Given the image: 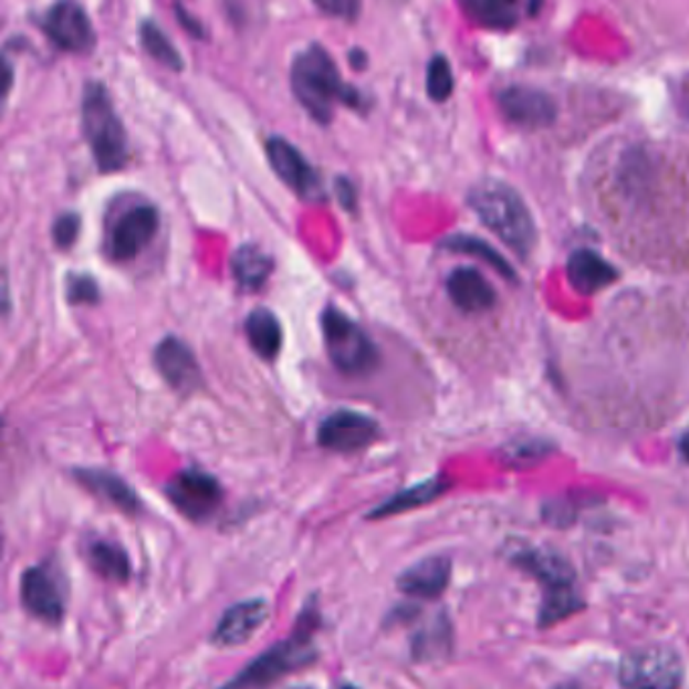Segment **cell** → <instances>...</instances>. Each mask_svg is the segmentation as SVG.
I'll list each match as a JSON object with an SVG mask.
<instances>
[{"label": "cell", "mask_w": 689, "mask_h": 689, "mask_svg": "<svg viewBox=\"0 0 689 689\" xmlns=\"http://www.w3.org/2000/svg\"><path fill=\"white\" fill-rule=\"evenodd\" d=\"M320 613L316 605H305L297 617L295 629L283 641L269 647L249 666L243 667L233 679H229L219 689H268L271 683L290 676L297 669L312 666L317 659L314 635L320 629Z\"/></svg>", "instance_id": "7a4b0ae2"}, {"label": "cell", "mask_w": 689, "mask_h": 689, "mask_svg": "<svg viewBox=\"0 0 689 689\" xmlns=\"http://www.w3.org/2000/svg\"><path fill=\"white\" fill-rule=\"evenodd\" d=\"M175 14L176 21L187 31L188 35L197 36V39L205 36L202 23H200L199 19H195L190 12H187L182 4H175Z\"/></svg>", "instance_id": "e575fe53"}, {"label": "cell", "mask_w": 689, "mask_h": 689, "mask_svg": "<svg viewBox=\"0 0 689 689\" xmlns=\"http://www.w3.org/2000/svg\"><path fill=\"white\" fill-rule=\"evenodd\" d=\"M451 625L445 615H437L431 620H427V625L415 633L413 643H410V651L413 659L429 664L437 661L441 657H447L451 651Z\"/></svg>", "instance_id": "cb8c5ba5"}, {"label": "cell", "mask_w": 689, "mask_h": 689, "mask_svg": "<svg viewBox=\"0 0 689 689\" xmlns=\"http://www.w3.org/2000/svg\"><path fill=\"white\" fill-rule=\"evenodd\" d=\"M320 11L330 12L334 17H342L348 21H356L358 12H361V2H352V0H332V2H316Z\"/></svg>", "instance_id": "836d02e7"}, {"label": "cell", "mask_w": 689, "mask_h": 689, "mask_svg": "<svg viewBox=\"0 0 689 689\" xmlns=\"http://www.w3.org/2000/svg\"><path fill=\"white\" fill-rule=\"evenodd\" d=\"M441 247L447 249V251H453V253H466V255H476V258L483 259L488 265L495 269L505 280H515V269L503 259L500 251H495L483 239H478L473 234L457 233L443 239Z\"/></svg>", "instance_id": "4316f807"}, {"label": "cell", "mask_w": 689, "mask_h": 689, "mask_svg": "<svg viewBox=\"0 0 689 689\" xmlns=\"http://www.w3.org/2000/svg\"><path fill=\"white\" fill-rule=\"evenodd\" d=\"M154 363L164 380L180 393H190L200 385L199 363L180 338L166 336L160 340L154 351Z\"/></svg>", "instance_id": "9a60e30c"}, {"label": "cell", "mask_w": 689, "mask_h": 689, "mask_svg": "<svg viewBox=\"0 0 689 689\" xmlns=\"http://www.w3.org/2000/svg\"><path fill=\"white\" fill-rule=\"evenodd\" d=\"M246 334L251 348L263 361H275L283 344V330L278 316L268 307H255L246 320Z\"/></svg>", "instance_id": "603a6c76"}, {"label": "cell", "mask_w": 689, "mask_h": 689, "mask_svg": "<svg viewBox=\"0 0 689 689\" xmlns=\"http://www.w3.org/2000/svg\"><path fill=\"white\" fill-rule=\"evenodd\" d=\"M82 126L97 168L102 173L122 170L128 163V136L104 83H85Z\"/></svg>", "instance_id": "277c9868"}, {"label": "cell", "mask_w": 689, "mask_h": 689, "mask_svg": "<svg viewBox=\"0 0 689 689\" xmlns=\"http://www.w3.org/2000/svg\"><path fill=\"white\" fill-rule=\"evenodd\" d=\"M231 271L239 288L259 290L265 285V281L273 271V259L268 253H263L258 246L247 243L234 251Z\"/></svg>", "instance_id": "d4e9b609"}, {"label": "cell", "mask_w": 689, "mask_h": 689, "mask_svg": "<svg viewBox=\"0 0 689 689\" xmlns=\"http://www.w3.org/2000/svg\"><path fill=\"white\" fill-rule=\"evenodd\" d=\"M678 447L679 453H681V457H683V459H686V461H688L689 463V431L681 435Z\"/></svg>", "instance_id": "74e56055"}, {"label": "cell", "mask_w": 689, "mask_h": 689, "mask_svg": "<svg viewBox=\"0 0 689 689\" xmlns=\"http://www.w3.org/2000/svg\"><path fill=\"white\" fill-rule=\"evenodd\" d=\"M449 581H451V561L447 556H427L398 574L397 586L400 593L413 598L432 601L443 595Z\"/></svg>", "instance_id": "ac0fdd59"}, {"label": "cell", "mask_w": 689, "mask_h": 689, "mask_svg": "<svg viewBox=\"0 0 689 689\" xmlns=\"http://www.w3.org/2000/svg\"><path fill=\"white\" fill-rule=\"evenodd\" d=\"M73 476L77 483L83 486L102 502L109 503L112 508L119 510L122 514L138 515L142 512V502L136 490L128 481L119 478L114 471L100 468L75 469Z\"/></svg>", "instance_id": "e0dca14e"}, {"label": "cell", "mask_w": 689, "mask_h": 689, "mask_svg": "<svg viewBox=\"0 0 689 689\" xmlns=\"http://www.w3.org/2000/svg\"><path fill=\"white\" fill-rule=\"evenodd\" d=\"M160 217L153 205H138L117 217L109 239H107V253L114 261H129L140 255L142 249L148 246L158 233Z\"/></svg>", "instance_id": "7c38bea8"}, {"label": "cell", "mask_w": 689, "mask_h": 689, "mask_svg": "<svg viewBox=\"0 0 689 689\" xmlns=\"http://www.w3.org/2000/svg\"><path fill=\"white\" fill-rule=\"evenodd\" d=\"M380 437V425L361 410L340 409L317 427V445L336 453H356Z\"/></svg>", "instance_id": "9c48e42d"}, {"label": "cell", "mask_w": 689, "mask_h": 689, "mask_svg": "<svg viewBox=\"0 0 689 689\" xmlns=\"http://www.w3.org/2000/svg\"><path fill=\"white\" fill-rule=\"evenodd\" d=\"M342 689H361V688H356V686H344V688Z\"/></svg>", "instance_id": "60d3db41"}, {"label": "cell", "mask_w": 689, "mask_h": 689, "mask_svg": "<svg viewBox=\"0 0 689 689\" xmlns=\"http://www.w3.org/2000/svg\"><path fill=\"white\" fill-rule=\"evenodd\" d=\"M583 608L584 598L576 593L574 586L561 588V591H550V593H544V598H542L537 623H540V627H552L561 620L573 617Z\"/></svg>", "instance_id": "f1b7e54d"}, {"label": "cell", "mask_w": 689, "mask_h": 689, "mask_svg": "<svg viewBox=\"0 0 689 689\" xmlns=\"http://www.w3.org/2000/svg\"><path fill=\"white\" fill-rule=\"evenodd\" d=\"M320 322L327 356L340 373L366 374L376 368L380 354L361 324L334 305H327Z\"/></svg>", "instance_id": "5b68a950"}, {"label": "cell", "mask_w": 689, "mask_h": 689, "mask_svg": "<svg viewBox=\"0 0 689 689\" xmlns=\"http://www.w3.org/2000/svg\"><path fill=\"white\" fill-rule=\"evenodd\" d=\"M265 153L273 173L280 176L297 197L310 202L324 200L326 192L322 178L317 175L316 168L307 163L304 154L297 150V146H293L292 142L285 140L283 136H269Z\"/></svg>", "instance_id": "ba28073f"}, {"label": "cell", "mask_w": 689, "mask_h": 689, "mask_svg": "<svg viewBox=\"0 0 689 689\" xmlns=\"http://www.w3.org/2000/svg\"><path fill=\"white\" fill-rule=\"evenodd\" d=\"M43 33L63 51L87 53L95 45L94 24L85 7L63 0L49 7L41 19Z\"/></svg>", "instance_id": "8fae6325"}, {"label": "cell", "mask_w": 689, "mask_h": 689, "mask_svg": "<svg viewBox=\"0 0 689 689\" xmlns=\"http://www.w3.org/2000/svg\"><path fill=\"white\" fill-rule=\"evenodd\" d=\"M348 59H351V65L354 70H364L368 65V55L364 53L363 49H352Z\"/></svg>", "instance_id": "8d00e7d4"}, {"label": "cell", "mask_w": 689, "mask_h": 689, "mask_svg": "<svg viewBox=\"0 0 689 689\" xmlns=\"http://www.w3.org/2000/svg\"><path fill=\"white\" fill-rule=\"evenodd\" d=\"M65 297L71 305H95L100 302V285L90 273H70L65 281Z\"/></svg>", "instance_id": "4dcf8cb0"}, {"label": "cell", "mask_w": 689, "mask_h": 689, "mask_svg": "<svg viewBox=\"0 0 689 689\" xmlns=\"http://www.w3.org/2000/svg\"><path fill=\"white\" fill-rule=\"evenodd\" d=\"M269 605L263 598H247L222 613L211 635L217 647H239L249 641L268 620Z\"/></svg>", "instance_id": "5bb4252c"}, {"label": "cell", "mask_w": 689, "mask_h": 689, "mask_svg": "<svg viewBox=\"0 0 689 689\" xmlns=\"http://www.w3.org/2000/svg\"><path fill=\"white\" fill-rule=\"evenodd\" d=\"M290 689H314V688H310V686H295V688H290Z\"/></svg>", "instance_id": "ab89813d"}, {"label": "cell", "mask_w": 689, "mask_h": 689, "mask_svg": "<svg viewBox=\"0 0 689 689\" xmlns=\"http://www.w3.org/2000/svg\"><path fill=\"white\" fill-rule=\"evenodd\" d=\"M544 453H546V445L542 441H522V443L508 447V461L526 466L528 461H536L540 457H544Z\"/></svg>", "instance_id": "d6a6232c"}, {"label": "cell", "mask_w": 689, "mask_h": 689, "mask_svg": "<svg viewBox=\"0 0 689 689\" xmlns=\"http://www.w3.org/2000/svg\"><path fill=\"white\" fill-rule=\"evenodd\" d=\"M619 681L623 689H679L683 664L666 645H647L620 659Z\"/></svg>", "instance_id": "8992f818"}, {"label": "cell", "mask_w": 689, "mask_h": 689, "mask_svg": "<svg viewBox=\"0 0 689 689\" xmlns=\"http://www.w3.org/2000/svg\"><path fill=\"white\" fill-rule=\"evenodd\" d=\"M456 80H453V71L449 59L437 53L432 55L427 67V94L432 102H445L449 100V95L453 94Z\"/></svg>", "instance_id": "f546056e"}, {"label": "cell", "mask_w": 689, "mask_h": 689, "mask_svg": "<svg viewBox=\"0 0 689 689\" xmlns=\"http://www.w3.org/2000/svg\"><path fill=\"white\" fill-rule=\"evenodd\" d=\"M447 490H449V481H445L443 478L425 479L421 483H415L407 490L397 491L393 498L378 503L366 514V520H386V518L405 514L410 510L429 505L437 498H441Z\"/></svg>", "instance_id": "ffe728a7"}, {"label": "cell", "mask_w": 689, "mask_h": 689, "mask_svg": "<svg viewBox=\"0 0 689 689\" xmlns=\"http://www.w3.org/2000/svg\"><path fill=\"white\" fill-rule=\"evenodd\" d=\"M82 219L77 212H63L58 221L53 222V241L59 249H70L80 237Z\"/></svg>", "instance_id": "1f68e13d"}, {"label": "cell", "mask_w": 689, "mask_h": 689, "mask_svg": "<svg viewBox=\"0 0 689 689\" xmlns=\"http://www.w3.org/2000/svg\"><path fill=\"white\" fill-rule=\"evenodd\" d=\"M138 39L144 51L156 59L160 65L173 71L185 70V59L178 53L175 43L168 39L163 29L153 19H142L138 27Z\"/></svg>", "instance_id": "484cf974"}, {"label": "cell", "mask_w": 689, "mask_h": 689, "mask_svg": "<svg viewBox=\"0 0 689 689\" xmlns=\"http://www.w3.org/2000/svg\"><path fill=\"white\" fill-rule=\"evenodd\" d=\"M336 195H338L340 205L352 211L354 205H356V188L352 185L351 180L346 176H338L336 180Z\"/></svg>", "instance_id": "d590c367"}, {"label": "cell", "mask_w": 689, "mask_h": 689, "mask_svg": "<svg viewBox=\"0 0 689 689\" xmlns=\"http://www.w3.org/2000/svg\"><path fill=\"white\" fill-rule=\"evenodd\" d=\"M12 83V70L11 63L4 59V95L9 94V90H11Z\"/></svg>", "instance_id": "f35d334b"}, {"label": "cell", "mask_w": 689, "mask_h": 689, "mask_svg": "<svg viewBox=\"0 0 689 689\" xmlns=\"http://www.w3.org/2000/svg\"><path fill=\"white\" fill-rule=\"evenodd\" d=\"M290 80L300 106L322 126L332 122L338 102L352 109L364 107V95L342 80L336 61L317 43L293 58Z\"/></svg>", "instance_id": "6da1fadb"}, {"label": "cell", "mask_w": 689, "mask_h": 689, "mask_svg": "<svg viewBox=\"0 0 689 689\" xmlns=\"http://www.w3.org/2000/svg\"><path fill=\"white\" fill-rule=\"evenodd\" d=\"M447 295L466 314H481L495 305V290L478 269L457 268L445 281Z\"/></svg>", "instance_id": "d6986e66"}, {"label": "cell", "mask_w": 689, "mask_h": 689, "mask_svg": "<svg viewBox=\"0 0 689 689\" xmlns=\"http://www.w3.org/2000/svg\"><path fill=\"white\" fill-rule=\"evenodd\" d=\"M520 571L544 586V593L561 591L574 586L573 564L566 561L562 554L549 549H526L515 552L512 558Z\"/></svg>", "instance_id": "2e32d148"}, {"label": "cell", "mask_w": 689, "mask_h": 689, "mask_svg": "<svg viewBox=\"0 0 689 689\" xmlns=\"http://www.w3.org/2000/svg\"><path fill=\"white\" fill-rule=\"evenodd\" d=\"M503 114L520 126L540 128L556 117V104L546 92L530 85H510L498 94Z\"/></svg>", "instance_id": "4fadbf2b"}, {"label": "cell", "mask_w": 689, "mask_h": 689, "mask_svg": "<svg viewBox=\"0 0 689 689\" xmlns=\"http://www.w3.org/2000/svg\"><path fill=\"white\" fill-rule=\"evenodd\" d=\"M21 605L33 617L51 627L65 619V596L49 564H36L21 576Z\"/></svg>", "instance_id": "30bf717a"}, {"label": "cell", "mask_w": 689, "mask_h": 689, "mask_svg": "<svg viewBox=\"0 0 689 689\" xmlns=\"http://www.w3.org/2000/svg\"><path fill=\"white\" fill-rule=\"evenodd\" d=\"M166 498L190 522H207L225 500L219 479L199 468H188L166 483Z\"/></svg>", "instance_id": "52a82bcc"}, {"label": "cell", "mask_w": 689, "mask_h": 689, "mask_svg": "<svg viewBox=\"0 0 689 689\" xmlns=\"http://www.w3.org/2000/svg\"><path fill=\"white\" fill-rule=\"evenodd\" d=\"M469 205L481 222L518 255L526 258L532 253L537 241L536 222L514 188L498 178H486L471 188Z\"/></svg>", "instance_id": "3957f363"}, {"label": "cell", "mask_w": 689, "mask_h": 689, "mask_svg": "<svg viewBox=\"0 0 689 689\" xmlns=\"http://www.w3.org/2000/svg\"><path fill=\"white\" fill-rule=\"evenodd\" d=\"M568 278L581 293H596L619 280V271L593 249H576L568 259Z\"/></svg>", "instance_id": "44dd1931"}, {"label": "cell", "mask_w": 689, "mask_h": 689, "mask_svg": "<svg viewBox=\"0 0 689 689\" xmlns=\"http://www.w3.org/2000/svg\"><path fill=\"white\" fill-rule=\"evenodd\" d=\"M85 561L97 576L109 583H128L132 576L128 552L106 537H95L85 546Z\"/></svg>", "instance_id": "7402d4cb"}, {"label": "cell", "mask_w": 689, "mask_h": 689, "mask_svg": "<svg viewBox=\"0 0 689 689\" xmlns=\"http://www.w3.org/2000/svg\"><path fill=\"white\" fill-rule=\"evenodd\" d=\"M463 9L473 21L490 29H510L518 23V4L508 0H468Z\"/></svg>", "instance_id": "83f0119b"}]
</instances>
